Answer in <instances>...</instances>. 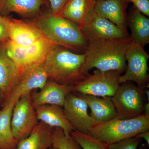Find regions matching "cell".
Segmentation results:
<instances>
[{
	"instance_id": "obj_1",
	"label": "cell",
	"mask_w": 149,
	"mask_h": 149,
	"mask_svg": "<svg viewBox=\"0 0 149 149\" xmlns=\"http://www.w3.org/2000/svg\"><path fill=\"white\" fill-rule=\"evenodd\" d=\"M130 37L123 39H92L88 40L82 69L87 75L93 68L101 71L125 72V54L131 42Z\"/></svg>"
},
{
	"instance_id": "obj_2",
	"label": "cell",
	"mask_w": 149,
	"mask_h": 149,
	"mask_svg": "<svg viewBox=\"0 0 149 149\" xmlns=\"http://www.w3.org/2000/svg\"><path fill=\"white\" fill-rule=\"evenodd\" d=\"M36 16L34 24L50 42L70 50L85 53L88 41L78 25L59 15L54 14L50 10L40 13Z\"/></svg>"
},
{
	"instance_id": "obj_3",
	"label": "cell",
	"mask_w": 149,
	"mask_h": 149,
	"mask_svg": "<svg viewBox=\"0 0 149 149\" xmlns=\"http://www.w3.org/2000/svg\"><path fill=\"white\" fill-rule=\"evenodd\" d=\"M85 60L84 53L73 52L55 45L46 57L43 66L51 80L60 84L74 85L87 76L82 72Z\"/></svg>"
},
{
	"instance_id": "obj_4",
	"label": "cell",
	"mask_w": 149,
	"mask_h": 149,
	"mask_svg": "<svg viewBox=\"0 0 149 149\" xmlns=\"http://www.w3.org/2000/svg\"><path fill=\"white\" fill-rule=\"evenodd\" d=\"M149 130V117L143 114L128 119L115 118L95 124L88 134L110 145L135 137Z\"/></svg>"
},
{
	"instance_id": "obj_5",
	"label": "cell",
	"mask_w": 149,
	"mask_h": 149,
	"mask_svg": "<svg viewBox=\"0 0 149 149\" xmlns=\"http://www.w3.org/2000/svg\"><path fill=\"white\" fill-rule=\"evenodd\" d=\"M120 84L111 97L116 111V118L130 119L143 114V89L131 82Z\"/></svg>"
},
{
	"instance_id": "obj_6",
	"label": "cell",
	"mask_w": 149,
	"mask_h": 149,
	"mask_svg": "<svg viewBox=\"0 0 149 149\" xmlns=\"http://www.w3.org/2000/svg\"><path fill=\"white\" fill-rule=\"evenodd\" d=\"M122 72L116 71L94 70L74 86L73 92L82 95L99 97H112L120 85L119 77Z\"/></svg>"
},
{
	"instance_id": "obj_7",
	"label": "cell",
	"mask_w": 149,
	"mask_h": 149,
	"mask_svg": "<svg viewBox=\"0 0 149 149\" xmlns=\"http://www.w3.org/2000/svg\"><path fill=\"white\" fill-rule=\"evenodd\" d=\"M149 58V55L144 47L131 41L125 54L127 67L125 74L119 77L120 84L133 82L141 89L145 90L148 88V62Z\"/></svg>"
},
{
	"instance_id": "obj_8",
	"label": "cell",
	"mask_w": 149,
	"mask_h": 149,
	"mask_svg": "<svg viewBox=\"0 0 149 149\" xmlns=\"http://www.w3.org/2000/svg\"><path fill=\"white\" fill-rule=\"evenodd\" d=\"M3 44L9 56L19 68L43 64L49 51L56 45L45 37L22 47L14 45L9 40Z\"/></svg>"
},
{
	"instance_id": "obj_9",
	"label": "cell",
	"mask_w": 149,
	"mask_h": 149,
	"mask_svg": "<svg viewBox=\"0 0 149 149\" xmlns=\"http://www.w3.org/2000/svg\"><path fill=\"white\" fill-rule=\"evenodd\" d=\"M38 123L31 93L23 95L15 103L12 115V130L15 138L19 142L26 138Z\"/></svg>"
},
{
	"instance_id": "obj_10",
	"label": "cell",
	"mask_w": 149,
	"mask_h": 149,
	"mask_svg": "<svg viewBox=\"0 0 149 149\" xmlns=\"http://www.w3.org/2000/svg\"><path fill=\"white\" fill-rule=\"evenodd\" d=\"M79 27L88 40L92 39H123L130 37L128 33L107 19L98 15L95 9L91 11Z\"/></svg>"
},
{
	"instance_id": "obj_11",
	"label": "cell",
	"mask_w": 149,
	"mask_h": 149,
	"mask_svg": "<svg viewBox=\"0 0 149 149\" xmlns=\"http://www.w3.org/2000/svg\"><path fill=\"white\" fill-rule=\"evenodd\" d=\"M63 108L73 130L88 134L95 123L88 113V104L78 94L70 93L67 96Z\"/></svg>"
},
{
	"instance_id": "obj_12",
	"label": "cell",
	"mask_w": 149,
	"mask_h": 149,
	"mask_svg": "<svg viewBox=\"0 0 149 149\" xmlns=\"http://www.w3.org/2000/svg\"><path fill=\"white\" fill-rule=\"evenodd\" d=\"M20 69L0 44V98L3 104L12 95L19 80Z\"/></svg>"
},
{
	"instance_id": "obj_13",
	"label": "cell",
	"mask_w": 149,
	"mask_h": 149,
	"mask_svg": "<svg viewBox=\"0 0 149 149\" xmlns=\"http://www.w3.org/2000/svg\"><path fill=\"white\" fill-rule=\"evenodd\" d=\"M8 29L9 40L17 46L32 45L45 37L35 24L5 16Z\"/></svg>"
},
{
	"instance_id": "obj_14",
	"label": "cell",
	"mask_w": 149,
	"mask_h": 149,
	"mask_svg": "<svg viewBox=\"0 0 149 149\" xmlns=\"http://www.w3.org/2000/svg\"><path fill=\"white\" fill-rule=\"evenodd\" d=\"M74 86L49 80L40 92L31 96L33 106L53 105L63 107L67 96L73 92Z\"/></svg>"
},
{
	"instance_id": "obj_15",
	"label": "cell",
	"mask_w": 149,
	"mask_h": 149,
	"mask_svg": "<svg viewBox=\"0 0 149 149\" xmlns=\"http://www.w3.org/2000/svg\"><path fill=\"white\" fill-rule=\"evenodd\" d=\"M19 69L18 83L13 93L20 97L25 94L31 93L35 89L41 90L48 81L49 76L43 64L34 65Z\"/></svg>"
},
{
	"instance_id": "obj_16",
	"label": "cell",
	"mask_w": 149,
	"mask_h": 149,
	"mask_svg": "<svg viewBox=\"0 0 149 149\" xmlns=\"http://www.w3.org/2000/svg\"><path fill=\"white\" fill-rule=\"evenodd\" d=\"M128 4L123 0H102L96 2L95 10L100 16L107 19L123 31L127 30Z\"/></svg>"
},
{
	"instance_id": "obj_17",
	"label": "cell",
	"mask_w": 149,
	"mask_h": 149,
	"mask_svg": "<svg viewBox=\"0 0 149 149\" xmlns=\"http://www.w3.org/2000/svg\"><path fill=\"white\" fill-rule=\"evenodd\" d=\"M19 98L13 93L0 110V149H15L17 146L18 142L12 130L11 117L14 106Z\"/></svg>"
},
{
	"instance_id": "obj_18",
	"label": "cell",
	"mask_w": 149,
	"mask_h": 149,
	"mask_svg": "<svg viewBox=\"0 0 149 149\" xmlns=\"http://www.w3.org/2000/svg\"><path fill=\"white\" fill-rule=\"evenodd\" d=\"M37 119L52 128H59L67 137L73 130L65 116L63 107L53 105H44L35 108Z\"/></svg>"
},
{
	"instance_id": "obj_19",
	"label": "cell",
	"mask_w": 149,
	"mask_h": 149,
	"mask_svg": "<svg viewBox=\"0 0 149 149\" xmlns=\"http://www.w3.org/2000/svg\"><path fill=\"white\" fill-rule=\"evenodd\" d=\"M78 94L86 102L91 110L90 115L95 124L106 122L116 118V111L111 97Z\"/></svg>"
},
{
	"instance_id": "obj_20",
	"label": "cell",
	"mask_w": 149,
	"mask_h": 149,
	"mask_svg": "<svg viewBox=\"0 0 149 149\" xmlns=\"http://www.w3.org/2000/svg\"><path fill=\"white\" fill-rule=\"evenodd\" d=\"M47 4L45 0H0V15L6 16L15 13L24 17L36 16L42 7Z\"/></svg>"
},
{
	"instance_id": "obj_21",
	"label": "cell",
	"mask_w": 149,
	"mask_h": 149,
	"mask_svg": "<svg viewBox=\"0 0 149 149\" xmlns=\"http://www.w3.org/2000/svg\"><path fill=\"white\" fill-rule=\"evenodd\" d=\"M54 128L39 123L29 136L17 143L15 149H48L52 145Z\"/></svg>"
},
{
	"instance_id": "obj_22",
	"label": "cell",
	"mask_w": 149,
	"mask_h": 149,
	"mask_svg": "<svg viewBox=\"0 0 149 149\" xmlns=\"http://www.w3.org/2000/svg\"><path fill=\"white\" fill-rule=\"evenodd\" d=\"M131 30L130 38L136 44L145 47L149 43V19L133 7L127 17Z\"/></svg>"
},
{
	"instance_id": "obj_23",
	"label": "cell",
	"mask_w": 149,
	"mask_h": 149,
	"mask_svg": "<svg viewBox=\"0 0 149 149\" xmlns=\"http://www.w3.org/2000/svg\"><path fill=\"white\" fill-rule=\"evenodd\" d=\"M96 2V0H69L58 15L80 26L95 8Z\"/></svg>"
},
{
	"instance_id": "obj_24",
	"label": "cell",
	"mask_w": 149,
	"mask_h": 149,
	"mask_svg": "<svg viewBox=\"0 0 149 149\" xmlns=\"http://www.w3.org/2000/svg\"><path fill=\"white\" fill-rule=\"evenodd\" d=\"M70 136L83 149H109L108 145L88 134L73 130L70 133Z\"/></svg>"
},
{
	"instance_id": "obj_25",
	"label": "cell",
	"mask_w": 149,
	"mask_h": 149,
	"mask_svg": "<svg viewBox=\"0 0 149 149\" xmlns=\"http://www.w3.org/2000/svg\"><path fill=\"white\" fill-rule=\"evenodd\" d=\"M52 146L58 149H83L71 136H65L59 128H54Z\"/></svg>"
},
{
	"instance_id": "obj_26",
	"label": "cell",
	"mask_w": 149,
	"mask_h": 149,
	"mask_svg": "<svg viewBox=\"0 0 149 149\" xmlns=\"http://www.w3.org/2000/svg\"><path fill=\"white\" fill-rule=\"evenodd\" d=\"M142 139L135 136L108 145L109 149H138Z\"/></svg>"
},
{
	"instance_id": "obj_27",
	"label": "cell",
	"mask_w": 149,
	"mask_h": 149,
	"mask_svg": "<svg viewBox=\"0 0 149 149\" xmlns=\"http://www.w3.org/2000/svg\"><path fill=\"white\" fill-rule=\"evenodd\" d=\"M69 0H48L50 10L55 15H58Z\"/></svg>"
},
{
	"instance_id": "obj_28",
	"label": "cell",
	"mask_w": 149,
	"mask_h": 149,
	"mask_svg": "<svg viewBox=\"0 0 149 149\" xmlns=\"http://www.w3.org/2000/svg\"><path fill=\"white\" fill-rule=\"evenodd\" d=\"M133 7L145 16H149V0H135L132 2Z\"/></svg>"
},
{
	"instance_id": "obj_29",
	"label": "cell",
	"mask_w": 149,
	"mask_h": 149,
	"mask_svg": "<svg viewBox=\"0 0 149 149\" xmlns=\"http://www.w3.org/2000/svg\"><path fill=\"white\" fill-rule=\"evenodd\" d=\"M9 40V35L5 16L0 17V44Z\"/></svg>"
},
{
	"instance_id": "obj_30",
	"label": "cell",
	"mask_w": 149,
	"mask_h": 149,
	"mask_svg": "<svg viewBox=\"0 0 149 149\" xmlns=\"http://www.w3.org/2000/svg\"><path fill=\"white\" fill-rule=\"evenodd\" d=\"M136 137L140 138L141 139H143L148 144V146H149V131H145V132H143L138 134Z\"/></svg>"
},
{
	"instance_id": "obj_31",
	"label": "cell",
	"mask_w": 149,
	"mask_h": 149,
	"mask_svg": "<svg viewBox=\"0 0 149 149\" xmlns=\"http://www.w3.org/2000/svg\"><path fill=\"white\" fill-rule=\"evenodd\" d=\"M143 114L149 117V103L144 104Z\"/></svg>"
},
{
	"instance_id": "obj_32",
	"label": "cell",
	"mask_w": 149,
	"mask_h": 149,
	"mask_svg": "<svg viewBox=\"0 0 149 149\" xmlns=\"http://www.w3.org/2000/svg\"><path fill=\"white\" fill-rule=\"evenodd\" d=\"M139 146V149H148V147H147L146 145L145 144H142Z\"/></svg>"
},
{
	"instance_id": "obj_33",
	"label": "cell",
	"mask_w": 149,
	"mask_h": 149,
	"mask_svg": "<svg viewBox=\"0 0 149 149\" xmlns=\"http://www.w3.org/2000/svg\"><path fill=\"white\" fill-rule=\"evenodd\" d=\"M123 1L125 3L128 5V4L129 3H132V2L135 1V0H123Z\"/></svg>"
},
{
	"instance_id": "obj_34",
	"label": "cell",
	"mask_w": 149,
	"mask_h": 149,
	"mask_svg": "<svg viewBox=\"0 0 149 149\" xmlns=\"http://www.w3.org/2000/svg\"><path fill=\"white\" fill-rule=\"evenodd\" d=\"M145 93H146V96L147 98H148V101L149 102V91L148 89V90H146V91H145Z\"/></svg>"
},
{
	"instance_id": "obj_35",
	"label": "cell",
	"mask_w": 149,
	"mask_h": 149,
	"mask_svg": "<svg viewBox=\"0 0 149 149\" xmlns=\"http://www.w3.org/2000/svg\"><path fill=\"white\" fill-rule=\"evenodd\" d=\"M48 149H58L56 148H55V147H54L53 146L51 147L50 148H49Z\"/></svg>"
},
{
	"instance_id": "obj_36",
	"label": "cell",
	"mask_w": 149,
	"mask_h": 149,
	"mask_svg": "<svg viewBox=\"0 0 149 149\" xmlns=\"http://www.w3.org/2000/svg\"><path fill=\"white\" fill-rule=\"evenodd\" d=\"M102 1V0H96V1Z\"/></svg>"
},
{
	"instance_id": "obj_37",
	"label": "cell",
	"mask_w": 149,
	"mask_h": 149,
	"mask_svg": "<svg viewBox=\"0 0 149 149\" xmlns=\"http://www.w3.org/2000/svg\"><path fill=\"white\" fill-rule=\"evenodd\" d=\"M1 98H0V104H1Z\"/></svg>"
},
{
	"instance_id": "obj_38",
	"label": "cell",
	"mask_w": 149,
	"mask_h": 149,
	"mask_svg": "<svg viewBox=\"0 0 149 149\" xmlns=\"http://www.w3.org/2000/svg\"><path fill=\"white\" fill-rule=\"evenodd\" d=\"M45 1H47L48 2V0H45ZM48 3H49V2H48Z\"/></svg>"
},
{
	"instance_id": "obj_39",
	"label": "cell",
	"mask_w": 149,
	"mask_h": 149,
	"mask_svg": "<svg viewBox=\"0 0 149 149\" xmlns=\"http://www.w3.org/2000/svg\"><path fill=\"white\" fill-rule=\"evenodd\" d=\"M2 16H1V15H0V17H1Z\"/></svg>"
}]
</instances>
